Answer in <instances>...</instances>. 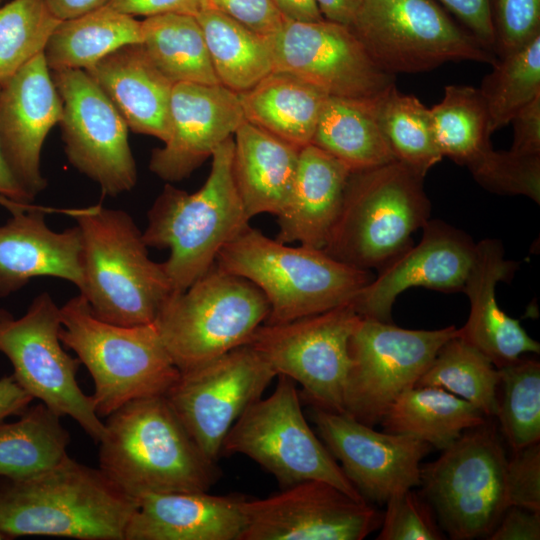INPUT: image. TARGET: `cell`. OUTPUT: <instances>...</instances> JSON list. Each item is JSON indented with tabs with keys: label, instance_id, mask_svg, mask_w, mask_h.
<instances>
[{
	"label": "cell",
	"instance_id": "cell-1",
	"mask_svg": "<svg viewBox=\"0 0 540 540\" xmlns=\"http://www.w3.org/2000/svg\"><path fill=\"white\" fill-rule=\"evenodd\" d=\"M138 505L100 468L69 456L30 478L0 477V531L7 539L124 540Z\"/></svg>",
	"mask_w": 540,
	"mask_h": 540
},
{
	"label": "cell",
	"instance_id": "cell-2",
	"mask_svg": "<svg viewBox=\"0 0 540 540\" xmlns=\"http://www.w3.org/2000/svg\"><path fill=\"white\" fill-rule=\"evenodd\" d=\"M99 468L129 495L209 491L216 462L190 436L164 395L131 400L107 416Z\"/></svg>",
	"mask_w": 540,
	"mask_h": 540
},
{
	"label": "cell",
	"instance_id": "cell-3",
	"mask_svg": "<svg viewBox=\"0 0 540 540\" xmlns=\"http://www.w3.org/2000/svg\"><path fill=\"white\" fill-rule=\"evenodd\" d=\"M234 138L212 154L209 176L196 192L167 184L148 211L147 247L168 249L162 262L172 293L183 292L216 263L221 249L249 224L233 173Z\"/></svg>",
	"mask_w": 540,
	"mask_h": 540
},
{
	"label": "cell",
	"instance_id": "cell-4",
	"mask_svg": "<svg viewBox=\"0 0 540 540\" xmlns=\"http://www.w3.org/2000/svg\"><path fill=\"white\" fill-rule=\"evenodd\" d=\"M216 266L257 286L269 303L265 324H280L353 302L374 278L323 249L290 246L248 225L219 252Z\"/></svg>",
	"mask_w": 540,
	"mask_h": 540
},
{
	"label": "cell",
	"instance_id": "cell-5",
	"mask_svg": "<svg viewBox=\"0 0 540 540\" xmlns=\"http://www.w3.org/2000/svg\"><path fill=\"white\" fill-rule=\"evenodd\" d=\"M73 216L82 238L80 294L93 314L121 326L154 322L172 289L133 218L102 205L76 209Z\"/></svg>",
	"mask_w": 540,
	"mask_h": 540
},
{
	"label": "cell",
	"instance_id": "cell-6",
	"mask_svg": "<svg viewBox=\"0 0 540 540\" xmlns=\"http://www.w3.org/2000/svg\"><path fill=\"white\" fill-rule=\"evenodd\" d=\"M424 177L392 162L352 171L324 251L356 268L381 269L412 245L429 220Z\"/></svg>",
	"mask_w": 540,
	"mask_h": 540
},
{
	"label": "cell",
	"instance_id": "cell-7",
	"mask_svg": "<svg viewBox=\"0 0 540 540\" xmlns=\"http://www.w3.org/2000/svg\"><path fill=\"white\" fill-rule=\"evenodd\" d=\"M60 320L61 342L76 353L93 379L91 397L100 417L137 398L165 396L179 379L155 322H105L81 294L60 307Z\"/></svg>",
	"mask_w": 540,
	"mask_h": 540
},
{
	"label": "cell",
	"instance_id": "cell-8",
	"mask_svg": "<svg viewBox=\"0 0 540 540\" xmlns=\"http://www.w3.org/2000/svg\"><path fill=\"white\" fill-rule=\"evenodd\" d=\"M268 314L257 286L215 264L183 292L171 293L154 322L182 373L247 344Z\"/></svg>",
	"mask_w": 540,
	"mask_h": 540
},
{
	"label": "cell",
	"instance_id": "cell-9",
	"mask_svg": "<svg viewBox=\"0 0 540 540\" xmlns=\"http://www.w3.org/2000/svg\"><path fill=\"white\" fill-rule=\"evenodd\" d=\"M507 461L494 425L486 420L421 467L423 495L451 539L487 538L496 527L509 507Z\"/></svg>",
	"mask_w": 540,
	"mask_h": 540
},
{
	"label": "cell",
	"instance_id": "cell-10",
	"mask_svg": "<svg viewBox=\"0 0 540 540\" xmlns=\"http://www.w3.org/2000/svg\"><path fill=\"white\" fill-rule=\"evenodd\" d=\"M277 377L272 394L252 403L230 428L220 456L249 457L271 473L282 488L322 480L356 500L366 501L309 427L294 381L284 375Z\"/></svg>",
	"mask_w": 540,
	"mask_h": 540
},
{
	"label": "cell",
	"instance_id": "cell-11",
	"mask_svg": "<svg viewBox=\"0 0 540 540\" xmlns=\"http://www.w3.org/2000/svg\"><path fill=\"white\" fill-rule=\"evenodd\" d=\"M350 28L392 75L429 71L450 61L492 65L497 59L432 0H362Z\"/></svg>",
	"mask_w": 540,
	"mask_h": 540
},
{
	"label": "cell",
	"instance_id": "cell-12",
	"mask_svg": "<svg viewBox=\"0 0 540 540\" xmlns=\"http://www.w3.org/2000/svg\"><path fill=\"white\" fill-rule=\"evenodd\" d=\"M60 307L42 292L26 313L15 318L0 309V352L11 362L16 381L58 416L74 419L94 442L105 436V424L91 396L81 390L77 371L81 364L61 346Z\"/></svg>",
	"mask_w": 540,
	"mask_h": 540
},
{
	"label": "cell",
	"instance_id": "cell-13",
	"mask_svg": "<svg viewBox=\"0 0 540 540\" xmlns=\"http://www.w3.org/2000/svg\"><path fill=\"white\" fill-rule=\"evenodd\" d=\"M455 326L411 330L361 317L349 341L344 413L374 427L405 390L414 387Z\"/></svg>",
	"mask_w": 540,
	"mask_h": 540
},
{
	"label": "cell",
	"instance_id": "cell-14",
	"mask_svg": "<svg viewBox=\"0 0 540 540\" xmlns=\"http://www.w3.org/2000/svg\"><path fill=\"white\" fill-rule=\"evenodd\" d=\"M360 319L350 302L285 323H263L247 344L277 376L298 382L311 406L344 413L349 341Z\"/></svg>",
	"mask_w": 540,
	"mask_h": 540
},
{
	"label": "cell",
	"instance_id": "cell-15",
	"mask_svg": "<svg viewBox=\"0 0 540 540\" xmlns=\"http://www.w3.org/2000/svg\"><path fill=\"white\" fill-rule=\"evenodd\" d=\"M275 377L269 363L245 344L180 373L165 397L202 452L216 462L230 428Z\"/></svg>",
	"mask_w": 540,
	"mask_h": 540
},
{
	"label": "cell",
	"instance_id": "cell-16",
	"mask_svg": "<svg viewBox=\"0 0 540 540\" xmlns=\"http://www.w3.org/2000/svg\"><path fill=\"white\" fill-rule=\"evenodd\" d=\"M62 102V138L69 162L116 197L137 182L128 126L96 82L81 69L53 71Z\"/></svg>",
	"mask_w": 540,
	"mask_h": 540
},
{
	"label": "cell",
	"instance_id": "cell-17",
	"mask_svg": "<svg viewBox=\"0 0 540 540\" xmlns=\"http://www.w3.org/2000/svg\"><path fill=\"white\" fill-rule=\"evenodd\" d=\"M267 38L273 71L292 74L327 96L369 99L395 83L348 26L284 20Z\"/></svg>",
	"mask_w": 540,
	"mask_h": 540
},
{
	"label": "cell",
	"instance_id": "cell-18",
	"mask_svg": "<svg viewBox=\"0 0 540 540\" xmlns=\"http://www.w3.org/2000/svg\"><path fill=\"white\" fill-rule=\"evenodd\" d=\"M240 540H362L383 515L331 483L307 480L262 499L247 498Z\"/></svg>",
	"mask_w": 540,
	"mask_h": 540
},
{
	"label": "cell",
	"instance_id": "cell-19",
	"mask_svg": "<svg viewBox=\"0 0 540 540\" xmlns=\"http://www.w3.org/2000/svg\"><path fill=\"white\" fill-rule=\"evenodd\" d=\"M323 443L366 501L384 503L419 486L421 460L431 446L413 437L378 432L346 413L311 406Z\"/></svg>",
	"mask_w": 540,
	"mask_h": 540
},
{
	"label": "cell",
	"instance_id": "cell-20",
	"mask_svg": "<svg viewBox=\"0 0 540 540\" xmlns=\"http://www.w3.org/2000/svg\"><path fill=\"white\" fill-rule=\"evenodd\" d=\"M422 230L419 243L382 267L353 301L361 317L392 323L396 298L412 287L445 293L463 290L476 244L465 232L440 220L429 219Z\"/></svg>",
	"mask_w": 540,
	"mask_h": 540
},
{
	"label": "cell",
	"instance_id": "cell-21",
	"mask_svg": "<svg viewBox=\"0 0 540 540\" xmlns=\"http://www.w3.org/2000/svg\"><path fill=\"white\" fill-rule=\"evenodd\" d=\"M62 102L41 53L0 83V144L21 187L34 199L47 185L40 171L45 138L62 119Z\"/></svg>",
	"mask_w": 540,
	"mask_h": 540
},
{
	"label": "cell",
	"instance_id": "cell-22",
	"mask_svg": "<svg viewBox=\"0 0 540 540\" xmlns=\"http://www.w3.org/2000/svg\"><path fill=\"white\" fill-rule=\"evenodd\" d=\"M245 120L238 94L221 84L180 82L170 100V132L149 169L166 182L188 177Z\"/></svg>",
	"mask_w": 540,
	"mask_h": 540
},
{
	"label": "cell",
	"instance_id": "cell-23",
	"mask_svg": "<svg viewBox=\"0 0 540 540\" xmlns=\"http://www.w3.org/2000/svg\"><path fill=\"white\" fill-rule=\"evenodd\" d=\"M517 263L504 257L500 240L487 238L476 244L473 265L463 287L470 313L458 337L501 368L525 353H539L540 344L525 331L520 320L508 316L496 300V285L512 278Z\"/></svg>",
	"mask_w": 540,
	"mask_h": 540
},
{
	"label": "cell",
	"instance_id": "cell-24",
	"mask_svg": "<svg viewBox=\"0 0 540 540\" xmlns=\"http://www.w3.org/2000/svg\"><path fill=\"white\" fill-rule=\"evenodd\" d=\"M55 277L83 289L81 231L49 228L42 207L12 213L0 226V297L36 277Z\"/></svg>",
	"mask_w": 540,
	"mask_h": 540
},
{
	"label": "cell",
	"instance_id": "cell-25",
	"mask_svg": "<svg viewBox=\"0 0 540 540\" xmlns=\"http://www.w3.org/2000/svg\"><path fill=\"white\" fill-rule=\"evenodd\" d=\"M247 498L208 491L146 494L139 498L124 540H240Z\"/></svg>",
	"mask_w": 540,
	"mask_h": 540
},
{
	"label": "cell",
	"instance_id": "cell-26",
	"mask_svg": "<svg viewBox=\"0 0 540 540\" xmlns=\"http://www.w3.org/2000/svg\"><path fill=\"white\" fill-rule=\"evenodd\" d=\"M84 71L110 99L128 128L168 140L174 84L153 64L141 44L123 46Z\"/></svg>",
	"mask_w": 540,
	"mask_h": 540
},
{
	"label": "cell",
	"instance_id": "cell-27",
	"mask_svg": "<svg viewBox=\"0 0 540 540\" xmlns=\"http://www.w3.org/2000/svg\"><path fill=\"white\" fill-rule=\"evenodd\" d=\"M351 170L310 143L300 149L294 186L277 215L276 240L324 249L338 218Z\"/></svg>",
	"mask_w": 540,
	"mask_h": 540
},
{
	"label": "cell",
	"instance_id": "cell-28",
	"mask_svg": "<svg viewBox=\"0 0 540 540\" xmlns=\"http://www.w3.org/2000/svg\"><path fill=\"white\" fill-rule=\"evenodd\" d=\"M234 135L233 173L246 215H279L291 197L301 148L246 120Z\"/></svg>",
	"mask_w": 540,
	"mask_h": 540
},
{
	"label": "cell",
	"instance_id": "cell-29",
	"mask_svg": "<svg viewBox=\"0 0 540 540\" xmlns=\"http://www.w3.org/2000/svg\"><path fill=\"white\" fill-rule=\"evenodd\" d=\"M249 123L302 148L311 143L327 95L304 80L272 71L237 93Z\"/></svg>",
	"mask_w": 540,
	"mask_h": 540
},
{
	"label": "cell",
	"instance_id": "cell-30",
	"mask_svg": "<svg viewBox=\"0 0 540 540\" xmlns=\"http://www.w3.org/2000/svg\"><path fill=\"white\" fill-rule=\"evenodd\" d=\"M466 400L434 386H414L399 395L383 416L384 431L403 434L444 450L464 431L486 422Z\"/></svg>",
	"mask_w": 540,
	"mask_h": 540
},
{
	"label": "cell",
	"instance_id": "cell-31",
	"mask_svg": "<svg viewBox=\"0 0 540 540\" xmlns=\"http://www.w3.org/2000/svg\"><path fill=\"white\" fill-rule=\"evenodd\" d=\"M141 43V21L105 4L60 21L43 54L52 71L86 70L123 46Z\"/></svg>",
	"mask_w": 540,
	"mask_h": 540
},
{
	"label": "cell",
	"instance_id": "cell-32",
	"mask_svg": "<svg viewBox=\"0 0 540 540\" xmlns=\"http://www.w3.org/2000/svg\"><path fill=\"white\" fill-rule=\"evenodd\" d=\"M373 98L327 96L311 143L351 171L396 160L378 124Z\"/></svg>",
	"mask_w": 540,
	"mask_h": 540
},
{
	"label": "cell",
	"instance_id": "cell-33",
	"mask_svg": "<svg viewBox=\"0 0 540 540\" xmlns=\"http://www.w3.org/2000/svg\"><path fill=\"white\" fill-rule=\"evenodd\" d=\"M221 85L242 93L273 71L267 36L206 5L195 16Z\"/></svg>",
	"mask_w": 540,
	"mask_h": 540
},
{
	"label": "cell",
	"instance_id": "cell-34",
	"mask_svg": "<svg viewBox=\"0 0 540 540\" xmlns=\"http://www.w3.org/2000/svg\"><path fill=\"white\" fill-rule=\"evenodd\" d=\"M142 47L173 84H220L203 31L193 15L166 13L141 21Z\"/></svg>",
	"mask_w": 540,
	"mask_h": 540
},
{
	"label": "cell",
	"instance_id": "cell-35",
	"mask_svg": "<svg viewBox=\"0 0 540 540\" xmlns=\"http://www.w3.org/2000/svg\"><path fill=\"white\" fill-rule=\"evenodd\" d=\"M60 416L42 402L12 423L0 425V477L25 479L49 470L68 457L70 434Z\"/></svg>",
	"mask_w": 540,
	"mask_h": 540
},
{
	"label": "cell",
	"instance_id": "cell-36",
	"mask_svg": "<svg viewBox=\"0 0 540 540\" xmlns=\"http://www.w3.org/2000/svg\"><path fill=\"white\" fill-rule=\"evenodd\" d=\"M430 113L434 140L443 157L469 169L492 149L489 117L479 89L447 85Z\"/></svg>",
	"mask_w": 540,
	"mask_h": 540
},
{
	"label": "cell",
	"instance_id": "cell-37",
	"mask_svg": "<svg viewBox=\"0 0 540 540\" xmlns=\"http://www.w3.org/2000/svg\"><path fill=\"white\" fill-rule=\"evenodd\" d=\"M373 107L395 159L425 177L443 158L434 140L430 108L401 93L395 83L373 98Z\"/></svg>",
	"mask_w": 540,
	"mask_h": 540
},
{
	"label": "cell",
	"instance_id": "cell-38",
	"mask_svg": "<svg viewBox=\"0 0 540 540\" xmlns=\"http://www.w3.org/2000/svg\"><path fill=\"white\" fill-rule=\"evenodd\" d=\"M498 368L480 351L455 336L438 351L415 386H434L466 400L485 417H495Z\"/></svg>",
	"mask_w": 540,
	"mask_h": 540
},
{
	"label": "cell",
	"instance_id": "cell-39",
	"mask_svg": "<svg viewBox=\"0 0 540 540\" xmlns=\"http://www.w3.org/2000/svg\"><path fill=\"white\" fill-rule=\"evenodd\" d=\"M482 80L491 134L510 124L514 115L540 95V34L519 49L497 57Z\"/></svg>",
	"mask_w": 540,
	"mask_h": 540
},
{
	"label": "cell",
	"instance_id": "cell-40",
	"mask_svg": "<svg viewBox=\"0 0 540 540\" xmlns=\"http://www.w3.org/2000/svg\"><path fill=\"white\" fill-rule=\"evenodd\" d=\"M499 371L496 416L513 452L540 441V363L523 359Z\"/></svg>",
	"mask_w": 540,
	"mask_h": 540
},
{
	"label": "cell",
	"instance_id": "cell-41",
	"mask_svg": "<svg viewBox=\"0 0 540 540\" xmlns=\"http://www.w3.org/2000/svg\"><path fill=\"white\" fill-rule=\"evenodd\" d=\"M60 21L45 0H11L0 7V83L44 52Z\"/></svg>",
	"mask_w": 540,
	"mask_h": 540
},
{
	"label": "cell",
	"instance_id": "cell-42",
	"mask_svg": "<svg viewBox=\"0 0 540 540\" xmlns=\"http://www.w3.org/2000/svg\"><path fill=\"white\" fill-rule=\"evenodd\" d=\"M468 170L476 182L490 192L523 195L540 203V157L492 148Z\"/></svg>",
	"mask_w": 540,
	"mask_h": 540
},
{
	"label": "cell",
	"instance_id": "cell-43",
	"mask_svg": "<svg viewBox=\"0 0 540 540\" xmlns=\"http://www.w3.org/2000/svg\"><path fill=\"white\" fill-rule=\"evenodd\" d=\"M377 540H443L432 506L411 489L386 501Z\"/></svg>",
	"mask_w": 540,
	"mask_h": 540
},
{
	"label": "cell",
	"instance_id": "cell-44",
	"mask_svg": "<svg viewBox=\"0 0 540 540\" xmlns=\"http://www.w3.org/2000/svg\"><path fill=\"white\" fill-rule=\"evenodd\" d=\"M494 54L511 53L540 34V0H492Z\"/></svg>",
	"mask_w": 540,
	"mask_h": 540
},
{
	"label": "cell",
	"instance_id": "cell-45",
	"mask_svg": "<svg viewBox=\"0 0 540 540\" xmlns=\"http://www.w3.org/2000/svg\"><path fill=\"white\" fill-rule=\"evenodd\" d=\"M507 497L510 506L540 512V445L520 450L507 461Z\"/></svg>",
	"mask_w": 540,
	"mask_h": 540
},
{
	"label": "cell",
	"instance_id": "cell-46",
	"mask_svg": "<svg viewBox=\"0 0 540 540\" xmlns=\"http://www.w3.org/2000/svg\"><path fill=\"white\" fill-rule=\"evenodd\" d=\"M207 1L211 7L264 36L275 33L284 21L272 0Z\"/></svg>",
	"mask_w": 540,
	"mask_h": 540
},
{
	"label": "cell",
	"instance_id": "cell-47",
	"mask_svg": "<svg viewBox=\"0 0 540 540\" xmlns=\"http://www.w3.org/2000/svg\"><path fill=\"white\" fill-rule=\"evenodd\" d=\"M471 31V34L494 53L492 0H440Z\"/></svg>",
	"mask_w": 540,
	"mask_h": 540
},
{
	"label": "cell",
	"instance_id": "cell-48",
	"mask_svg": "<svg viewBox=\"0 0 540 540\" xmlns=\"http://www.w3.org/2000/svg\"><path fill=\"white\" fill-rule=\"evenodd\" d=\"M511 152L528 157H540V95L522 107L512 118Z\"/></svg>",
	"mask_w": 540,
	"mask_h": 540
},
{
	"label": "cell",
	"instance_id": "cell-49",
	"mask_svg": "<svg viewBox=\"0 0 540 540\" xmlns=\"http://www.w3.org/2000/svg\"><path fill=\"white\" fill-rule=\"evenodd\" d=\"M487 539L539 540L540 512L517 506L508 507Z\"/></svg>",
	"mask_w": 540,
	"mask_h": 540
},
{
	"label": "cell",
	"instance_id": "cell-50",
	"mask_svg": "<svg viewBox=\"0 0 540 540\" xmlns=\"http://www.w3.org/2000/svg\"><path fill=\"white\" fill-rule=\"evenodd\" d=\"M113 9L130 16L151 17L166 13L196 16L208 4L207 0H108Z\"/></svg>",
	"mask_w": 540,
	"mask_h": 540
},
{
	"label": "cell",
	"instance_id": "cell-51",
	"mask_svg": "<svg viewBox=\"0 0 540 540\" xmlns=\"http://www.w3.org/2000/svg\"><path fill=\"white\" fill-rule=\"evenodd\" d=\"M33 200L11 172L0 144V205L15 213L35 208L31 205Z\"/></svg>",
	"mask_w": 540,
	"mask_h": 540
},
{
	"label": "cell",
	"instance_id": "cell-52",
	"mask_svg": "<svg viewBox=\"0 0 540 540\" xmlns=\"http://www.w3.org/2000/svg\"><path fill=\"white\" fill-rule=\"evenodd\" d=\"M33 399L13 374L0 378V425L9 416H20Z\"/></svg>",
	"mask_w": 540,
	"mask_h": 540
},
{
	"label": "cell",
	"instance_id": "cell-53",
	"mask_svg": "<svg viewBox=\"0 0 540 540\" xmlns=\"http://www.w3.org/2000/svg\"><path fill=\"white\" fill-rule=\"evenodd\" d=\"M284 20L314 22L323 20L316 0H272Z\"/></svg>",
	"mask_w": 540,
	"mask_h": 540
},
{
	"label": "cell",
	"instance_id": "cell-54",
	"mask_svg": "<svg viewBox=\"0 0 540 540\" xmlns=\"http://www.w3.org/2000/svg\"><path fill=\"white\" fill-rule=\"evenodd\" d=\"M362 0H316L324 19L350 27Z\"/></svg>",
	"mask_w": 540,
	"mask_h": 540
},
{
	"label": "cell",
	"instance_id": "cell-55",
	"mask_svg": "<svg viewBox=\"0 0 540 540\" xmlns=\"http://www.w3.org/2000/svg\"><path fill=\"white\" fill-rule=\"evenodd\" d=\"M108 0H45L51 13L59 20H67L92 11Z\"/></svg>",
	"mask_w": 540,
	"mask_h": 540
},
{
	"label": "cell",
	"instance_id": "cell-56",
	"mask_svg": "<svg viewBox=\"0 0 540 540\" xmlns=\"http://www.w3.org/2000/svg\"><path fill=\"white\" fill-rule=\"evenodd\" d=\"M7 537L0 531V540H5Z\"/></svg>",
	"mask_w": 540,
	"mask_h": 540
},
{
	"label": "cell",
	"instance_id": "cell-57",
	"mask_svg": "<svg viewBox=\"0 0 540 540\" xmlns=\"http://www.w3.org/2000/svg\"><path fill=\"white\" fill-rule=\"evenodd\" d=\"M0 2H1V0H0Z\"/></svg>",
	"mask_w": 540,
	"mask_h": 540
}]
</instances>
